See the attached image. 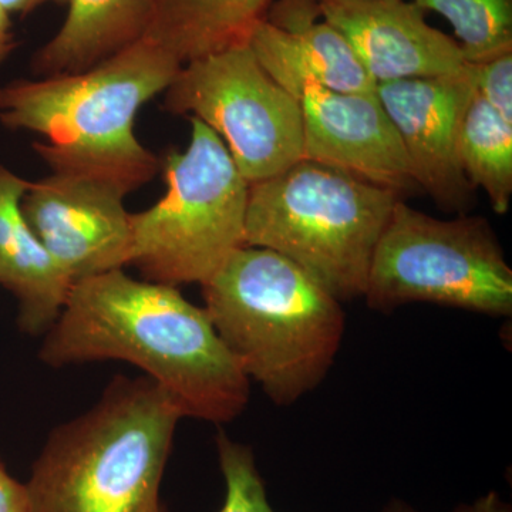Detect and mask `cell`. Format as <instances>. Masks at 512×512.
<instances>
[{"instance_id":"obj_1","label":"cell","mask_w":512,"mask_h":512,"mask_svg":"<svg viewBox=\"0 0 512 512\" xmlns=\"http://www.w3.org/2000/svg\"><path fill=\"white\" fill-rule=\"evenodd\" d=\"M39 357L50 367L123 360L157 383L183 417L208 423L237 419L251 392L204 308L177 286L137 281L123 269L72 286Z\"/></svg>"},{"instance_id":"obj_2","label":"cell","mask_w":512,"mask_h":512,"mask_svg":"<svg viewBox=\"0 0 512 512\" xmlns=\"http://www.w3.org/2000/svg\"><path fill=\"white\" fill-rule=\"evenodd\" d=\"M201 286L222 342L272 402L291 406L326 379L346 316L342 302L298 265L244 245Z\"/></svg>"},{"instance_id":"obj_3","label":"cell","mask_w":512,"mask_h":512,"mask_svg":"<svg viewBox=\"0 0 512 512\" xmlns=\"http://www.w3.org/2000/svg\"><path fill=\"white\" fill-rule=\"evenodd\" d=\"M183 64L144 37L80 73L15 80L0 87V123L46 138L33 144L47 164L111 171L138 188L160 160L138 141L141 107L164 93Z\"/></svg>"},{"instance_id":"obj_4","label":"cell","mask_w":512,"mask_h":512,"mask_svg":"<svg viewBox=\"0 0 512 512\" xmlns=\"http://www.w3.org/2000/svg\"><path fill=\"white\" fill-rule=\"evenodd\" d=\"M181 419L147 376L114 377L92 409L50 433L26 483L29 512H137L160 493Z\"/></svg>"},{"instance_id":"obj_5","label":"cell","mask_w":512,"mask_h":512,"mask_svg":"<svg viewBox=\"0 0 512 512\" xmlns=\"http://www.w3.org/2000/svg\"><path fill=\"white\" fill-rule=\"evenodd\" d=\"M400 200L396 191L303 158L249 184L245 245L284 255L333 298L353 301L365 296L377 242Z\"/></svg>"},{"instance_id":"obj_6","label":"cell","mask_w":512,"mask_h":512,"mask_svg":"<svg viewBox=\"0 0 512 512\" xmlns=\"http://www.w3.org/2000/svg\"><path fill=\"white\" fill-rule=\"evenodd\" d=\"M190 121L188 147L160 163L164 197L131 214L130 265L156 284H205L245 245L249 183L217 133Z\"/></svg>"},{"instance_id":"obj_7","label":"cell","mask_w":512,"mask_h":512,"mask_svg":"<svg viewBox=\"0 0 512 512\" xmlns=\"http://www.w3.org/2000/svg\"><path fill=\"white\" fill-rule=\"evenodd\" d=\"M363 298L379 312L427 302L510 318L512 269L487 218L439 220L400 200L377 242Z\"/></svg>"},{"instance_id":"obj_8","label":"cell","mask_w":512,"mask_h":512,"mask_svg":"<svg viewBox=\"0 0 512 512\" xmlns=\"http://www.w3.org/2000/svg\"><path fill=\"white\" fill-rule=\"evenodd\" d=\"M164 110L207 124L249 184L303 160L301 101L265 72L247 43L183 64Z\"/></svg>"},{"instance_id":"obj_9","label":"cell","mask_w":512,"mask_h":512,"mask_svg":"<svg viewBox=\"0 0 512 512\" xmlns=\"http://www.w3.org/2000/svg\"><path fill=\"white\" fill-rule=\"evenodd\" d=\"M30 181L22 211L72 284L130 265L131 214L124 198L137 185L111 171L52 165Z\"/></svg>"},{"instance_id":"obj_10","label":"cell","mask_w":512,"mask_h":512,"mask_svg":"<svg viewBox=\"0 0 512 512\" xmlns=\"http://www.w3.org/2000/svg\"><path fill=\"white\" fill-rule=\"evenodd\" d=\"M376 93L402 141L416 187L441 210L468 214L476 188L457 156L461 119L474 94L467 64L454 76L377 84Z\"/></svg>"},{"instance_id":"obj_11","label":"cell","mask_w":512,"mask_h":512,"mask_svg":"<svg viewBox=\"0 0 512 512\" xmlns=\"http://www.w3.org/2000/svg\"><path fill=\"white\" fill-rule=\"evenodd\" d=\"M303 158L397 194L414 190L406 153L377 93L306 84L301 97Z\"/></svg>"},{"instance_id":"obj_12","label":"cell","mask_w":512,"mask_h":512,"mask_svg":"<svg viewBox=\"0 0 512 512\" xmlns=\"http://www.w3.org/2000/svg\"><path fill=\"white\" fill-rule=\"evenodd\" d=\"M426 13L412 0H319L320 19L345 37L376 86L466 69L457 40Z\"/></svg>"},{"instance_id":"obj_13","label":"cell","mask_w":512,"mask_h":512,"mask_svg":"<svg viewBox=\"0 0 512 512\" xmlns=\"http://www.w3.org/2000/svg\"><path fill=\"white\" fill-rule=\"evenodd\" d=\"M29 185L0 164V286L18 299L20 330L36 336L52 328L73 284L23 215Z\"/></svg>"},{"instance_id":"obj_14","label":"cell","mask_w":512,"mask_h":512,"mask_svg":"<svg viewBox=\"0 0 512 512\" xmlns=\"http://www.w3.org/2000/svg\"><path fill=\"white\" fill-rule=\"evenodd\" d=\"M248 45L265 72L298 100L303 87L311 83L335 92H376V83L345 37L325 20L295 30L262 20Z\"/></svg>"},{"instance_id":"obj_15","label":"cell","mask_w":512,"mask_h":512,"mask_svg":"<svg viewBox=\"0 0 512 512\" xmlns=\"http://www.w3.org/2000/svg\"><path fill=\"white\" fill-rule=\"evenodd\" d=\"M56 35L33 56L40 77L80 73L146 37L154 0H66Z\"/></svg>"},{"instance_id":"obj_16","label":"cell","mask_w":512,"mask_h":512,"mask_svg":"<svg viewBox=\"0 0 512 512\" xmlns=\"http://www.w3.org/2000/svg\"><path fill=\"white\" fill-rule=\"evenodd\" d=\"M274 0H154L147 39L181 64L247 43Z\"/></svg>"},{"instance_id":"obj_17","label":"cell","mask_w":512,"mask_h":512,"mask_svg":"<svg viewBox=\"0 0 512 512\" xmlns=\"http://www.w3.org/2000/svg\"><path fill=\"white\" fill-rule=\"evenodd\" d=\"M457 156L468 183L487 192L494 212L507 214L512 197V123L488 106L476 89L461 119Z\"/></svg>"},{"instance_id":"obj_18","label":"cell","mask_w":512,"mask_h":512,"mask_svg":"<svg viewBox=\"0 0 512 512\" xmlns=\"http://www.w3.org/2000/svg\"><path fill=\"white\" fill-rule=\"evenodd\" d=\"M453 26L467 63L512 53V0H412Z\"/></svg>"},{"instance_id":"obj_19","label":"cell","mask_w":512,"mask_h":512,"mask_svg":"<svg viewBox=\"0 0 512 512\" xmlns=\"http://www.w3.org/2000/svg\"><path fill=\"white\" fill-rule=\"evenodd\" d=\"M217 451L225 481V500L220 512H275L251 447L220 431Z\"/></svg>"},{"instance_id":"obj_20","label":"cell","mask_w":512,"mask_h":512,"mask_svg":"<svg viewBox=\"0 0 512 512\" xmlns=\"http://www.w3.org/2000/svg\"><path fill=\"white\" fill-rule=\"evenodd\" d=\"M467 66L478 96L512 123V53Z\"/></svg>"},{"instance_id":"obj_21","label":"cell","mask_w":512,"mask_h":512,"mask_svg":"<svg viewBox=\"0 0 512 512\" xmlns=\"http://www.w3.org/2000/svg\"><path fill=\"white\" fill-rule=\"evenodd\" d=\"M319 19V0H274L265 18L284 30L303 28Z\"/></svg>"},{"instance_id":"obj_22","label":"cell","mask_w":512,"mask_h":512,"mask_svg":"<svg viewBox=\"0 0 512 512\" xmlns=\"http://www.w3.org/2000/svg\"><path fill=\"white\" fill-rule=\"evenodd\" d=\"M0 512H29L28 488L15 480L0 460Z\"/></svg>"},{"instance_id":"obj_23","label":"cell","mask_w":512,"mask_h":512,"mask_svg":"<svg viewBox=\"0 0 512 512\" xmlns=\"http://www.w3.org/2000/svg\"><path fill=\"white\" fill-rule=\"evenodd\" d=\"M454 512H511V508L501 500L500 494L491 491L474 503L460 505Z\"/></svg>"},{"instance_id":"obj_24","label":"cell","mask_w":512,"mask_h":512,"mask_svg":"<svg viewBox=\"0 0 512 512\" xmlns=\"http://www.w3.org/2000/svg\"><path fill=\"white\" fill-rule=\"evenodd\" d=\"M16 40L12 33L10 15L0 5V63L8 59L10 53L15 50Z\"/></svg>"},{"instance_id":"obj_25","label":"cell","mask_w":512,"mask_h":512,"mask_svg":"<svg viewBox=\"0 0 512 512\" xmlns=\"http://www.w3.org/2000/svg\"><path fill=\"white\" fill-rule=\"evenodd\" d=\"M66 0H0L2 8L12 15L26 16L46 3H63Z\"/></svg>"},{"instance_id":"obj_26","label":"cell","mask_w":512,"mask_h":512,"mask_svg":"<svg viewBox=\"0 0 512 512\" xmlns=\"http://www.w3.org/2000/svg\"><path fill=\"white\" fill-rule=\"evenodd\" d=\"M380 512H419L416 508H413L412 505L404 503V501L400 500H392L389 504H386V507L383 508Z\"/></svg>"},{"instance_id":"obj_27","label":"cell","mask_w":512,"mask_h":512,"mask_svg":"<svg viewBox=\"0 0 512 512\" xmlns=\"http://www.w3.org/2000/svg\"><path fill=\"white\" fill-rule=\"evenodd\" d=\"M137 512H164L163 505L160 503V495L150 498Z\"/></svg>"}]
</instances>
